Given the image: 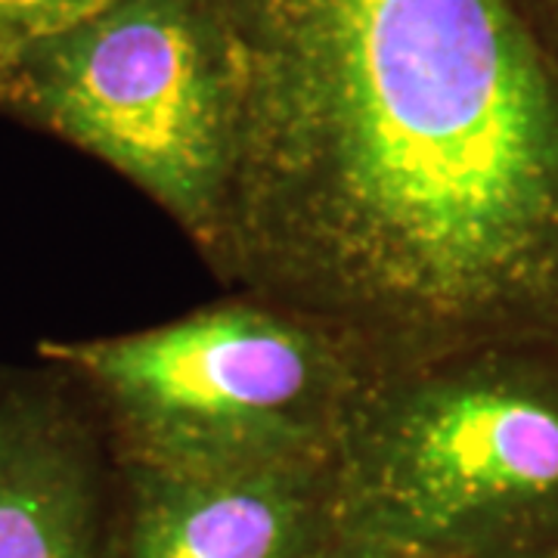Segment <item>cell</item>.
Here are the masks:
<instances>
[{
    "mask_svg": "<svg viewBox=\"0 0 558 558\" xmlns=\"http://www.w3.org/2000/svg\"><path fill=\"white\" fill-rule=\"evenodd\" d=\"M233 81L205 264L369 369L558 336V60L512 0H208Z\"/></svg>",
    "mask_w": 558,
    "mask_h": 558,
    "instance_id": "cell-1",
    "label": "cell"
},
{
    "mask_svg": "<svg viewBox=\"0 0 558 558\" xmlns=\"http://www.w3.org/2000/svg\"><path fill=\"white\" fill-rule=\"evenodd\" d=\"M339 534L391 558L558 553V336L369 369L329 459Z\"/></svg>",
    "mask_w": 558,
    "mask_h": 558,
    "instance_id": "cell-2",
    "label": "cell"
},
{
    "mask_svg": "<svg viewBox=\"0 0 558 558\" xmlns=\"http://www.w3.org/2000/svg\"><path fill=\"white\" fill-rule=\"evenodd\" d=\"M97 407L119 465L236 472L329 462L369 363L319 326L233 292L137 332L44 339Z\"/></svg>",
    "mask_w": 558,
    "mask_h": 558,
    "instance_id": "cell-3",
    "label": "cell"
},
{
    "mask_svg": "<svg viewBox=\"0 0 558 558\" xmlns=\"http://www.w3.org/2000/svg\"><path fill=\"white\" fill-rule=\"evenodd\" d=\"M0 112L109 165L196 248L211 236L233 81L208 0H112L25 53L0 84Z\"/></svg>",
    "mask_w": 558,
    "mask_h": 558,
    "instance_id": "cell-4",
    "label": "cell"
},
{
    "mask_svg": "<svg viewBox=\"0 0 558 558\" xmlns=\"http://www.w3.org/2000/svg\"><path fill=\"white\" fill-rule=\"evenodd\" d=\"M121 469L60 366H0V558H121Z\"/></svg>",
    "mask_w": 558,
    "mask_h": 558,
    "instance_id": "cell-5",
    "label": "cell"
},
{
    "mask_svg": "<svg viewBox=\"0 0 558 558\" xmlns=\"http://www.w3.org/2000/svg\"><path fill=\"white\" fill-rule=\"evenodd\" d=\"M119 469L121 558H323L341 537L329 462Z\"/></svg>",
    "mask_w": 558,
    "mask_h": 558,
    "instance_id": "cell-6",
    "label": "cell"
},
{
    "mask_svg": "<svg viewBox=\"0 0 558 558\" xmlns=\"http://www.w3.org/2000/svg\"><path fill=\"white\" fill-rule=\"evenodd\" d=\"M109 3L112 0H0V84L38 44Z\"/></svg>",
    "mask_w": 558,
    "mask_h": 558,
    "instance_id": "cell-7",
    "label": "cell"
},
{
    "mask_svg": "<svg viewBox=\"0 0 558 558\" xmlns=\"http://www.w3.org/2000/svg\"><path fill=\"white\" fill-rule=\"evenodd\" d=\"M546 50L558 60V0H512Z\"/></svg>",
    "mask_w": 558,
    "mask_h": 558,
    "instance_id": "cell-8",
    "label": "cell"
},
{
    "mask_svg": "<svg viewBox=\"0 0 558 558\" xmlns=\"http://www.w3.org/2000/svg\"><path fill=\"white\" fill-rule=\"evenodd\" d=\"M323 558H391L388 553H381L376 546H366V543H357V539H348L339 537L336 539V546L326 553Z\"/></svg>",
    "mask_w": 558,
    "mask_h": 558,
    "instance_id": "cell-9",
    "label": "cell"
},
{
    "mask_svg": "<svg viewBox=\"0 0 558 558\" xmlns=\"http://www.w3.org/2000/svg\"><path fill=\"white\" fill-rule=\"evenodd\" d=\"M546 558H558V553H556V556H546Z\"/></svg>",
    "mask_w": 558,
    "mask_h": 558,
    "instance_id": "cell-10",
    "label": "cell"
}]
</instances>
